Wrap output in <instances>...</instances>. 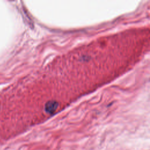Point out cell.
<instances>
[{
  "label": "cell",
  "mask_w": 150,
  "mask_h": 150,
  "mask_svg": "<svg viewBox=\"0 0 150 150\" xmlns=\"http://www.w3.org/2000/svg\"><path fill=\"white\" fill-rule=\"evenodd\" d=\"M58 107V103L55 101H50L47 102L45 105V110L47 112L52 114L57 109Z\"/></svg>",
  "instance_id": "1"
}]
</instances>
